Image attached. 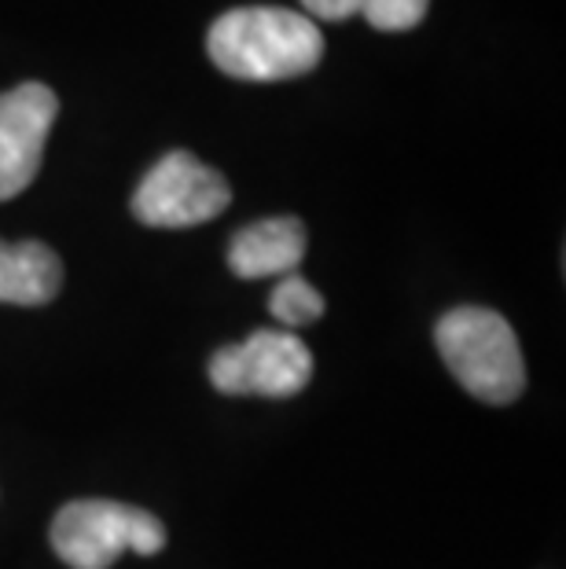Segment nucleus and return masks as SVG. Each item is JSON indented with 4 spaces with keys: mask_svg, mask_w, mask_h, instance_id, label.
Masks as SVG:
<instances>
[{
    "mask_svg": "<svg viewBox=\"0 0 566 569\" xmlns=\"http://www.w3.org/2000/svg\"><path fill=\"white\" fill-rule=\"evenodd\" d=\"M214 67L239 81L302 78L324 59L317 22L291 8H236L210 27Z\"/></svg>",
    "mask_w": 566,
    "mask_h": 569,
    "instance_id": "1",
    "label": "nucleus"
},
{
    "mask_svg": "<svg viewBox=\"0 0 566 569\" xmlns=\"http://www.w3.org/2000/svg\"><path fill=\"white\" fill-rule=\"evenodd\" d=\"M435 342L456 382L486 405H512L526 386L519 338L493 309L464 306L445 312Z\"/></svg>",
    "mask_w": 566,
    "mask_h": 569,
    "instance_id": "2",
    "label": "nucleus"
},
{
    "mask_svg": "<svg viewBox=\"0 0 566 569\" xmlns=\"http://www.w3.org/2000/svg\"><path fill=\"white\" fill-rule=\"evenodd\" d=\"M166 526L151 511L115 500H75L56 515L52 551L70 569H107L126 551L159 555Z\"/></svg>",
    "mask_w": 566,
    "mask_h": 569,
    "instance_id": "3",
    "label": "nucleus"
},
{
    "mask_svg": "<svg viewBox=\"0 0 566 569\" xmlns=\"http://www.w3.org/2000/svg\"><path fill=\"white\" fill-rule=\"evenodd\" d=\"M228 202H232V188L218 169L202 166L188 151H170L140 180L132 213L151 228H196L225 213Z\"/></svg>",
    "mask_w": 566,
    "mask_h": 569,
    "instance_id": "4",
    "label": "nucleus"
},
{
    "mask_svg": "<svg viewBox=\"0 0 566 569\" xmlns=\"http://www.w3.org/2000/svg\"><path fill=\"white\" fill-rule=\"evenodd\" d=\"M312 379L309 346L291 331H255L210 360V382L221 393L295 397Z\"/></svg>",
    "mask_w": 566,
    "mask_h": 569,
    "instance_id": "5",
    "label": "nucleus"
},
{
    "mask_svg": "<svg viewBox=\"0 0 566 569\" xmlns=\"http://www.w3.org/2000/svg\"><path fill=\"white\" fill-rule=\"evenodd\" d=\"M56 114V92L41 81H22L0 92V202L22 196L41 173Z\"/></svg>",
    "mask_w": 566,
    "mask_h": 569,
    "instance_id": "6",
    "label": "nucleus"
},
{
    "mask_svg": "<svg viewBox=\"0 0 566 569\" xmlns=\"http://www.w3.org/2000/svg\"><path fill=\"white\" fill-rule=\"evenodd\" d=\"M306 258V228L298 217H269V221L239 228L228 243V269L239 280L291 276Z\"/></svg>",
    "mask_w": 566,
    "mask_h": 569,
    "instance_id": "7",
    "label": "nucleus"
},
{
    "mask_svg": "<svg viewBox=\"0 0 566 569\" xmlns=\"http://www.w3.org/2000/svg\"><path fill=\"white\" fill-rule=\"evenodd\" d=\"M63 287V261L38 239L4 243L0 239V301L8 306H44Z\"/></svg>",
    "mask_w": 566,
    "mask_h": 569,
    "instance_id": "8",
    "label": "nucleus"
},
{
    "mask_svg": "<svg viewBox=\"0 0 566 569\" xmlns=\"http://www.w3.org/2000/svg\"><path fill=\"white\" fill-rule=\"evenodd\" d=\"M269 309L284 327H306V323L324 317V298H320L317 287H309L302 276L291 272L276 283L272 298H269Z\"/></svg>",
    "mask_w": 566,
    "mask_h": 569,
    "instance_id": "9",
    "label": "nucleus"
},
{
    "mask_svg": "<svg viewBox=\"0 0 566 569\" xmlns=\"http://www.w3.org/2000/svg\"><path fill=\"white\" fill-rule=\"evenodd\" d=\"M430 0H360V16L383 33H401L424 22Z\"/></svg>",
    "mask_w": 566,
    "mask_h": 569,
    "instance_id": "10",
    "label": "nucleus"
},
{
    "mask_svg": "<svg viewBox=\"0 0 566 569\" xmlns=\"http://www.w3.org/2000/svg\"><path fill=\"white\" fill-rule=\"evenodd\" d=\"M302 8L309 16L317 19H328V22H339L349 16H360V0H302Z\"/></svg>",
    "mask_w": 566,
    "mask_h": 569,
    "instance_id": "11",
    "label": "nucleus"
}]
</instances>
